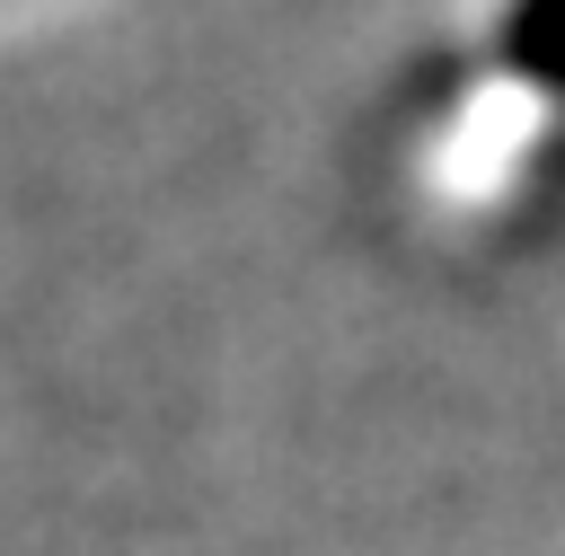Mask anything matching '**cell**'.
<instances>
[{
    "mask_svg": "<svg viewBox=\"0 0 565 556\" xmlns=\"http://www.w3.org/2000/svg\"><path fill=\"white\" fill-rule=\"evenodd\" d=\"M494 53H503L530 88H565V0H512Z\"/></svg>",
    "mask_w": 565,
    "mask_h": 556,
    "instance_id": "cell-1",
    "label": "cell"
}]
</instances>
